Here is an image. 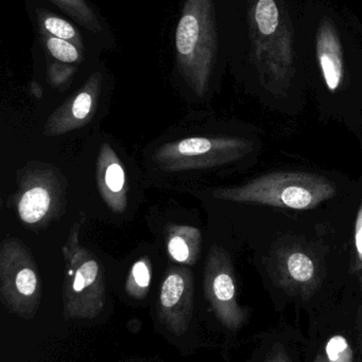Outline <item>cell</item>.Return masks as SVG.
I'll return each instance as SVG.
<instances>
[{"label": "cell", "mask_w": 362, "mask_h": 362, "mask_svg": "<svg viewBox=\"0 0 362 362\" xmlns=\"http://www.w3.org/2000/svg\"><path fill=\"white\" fill-rule=\"evenodd\" d=\"M203 274L204 293L215 316L225 329L238 331L246 322L247 312L238 303L229 253L217 245L210 247Z\"/></svg>", "instance_id": "cell-7"}, {"label": "cell", "mask_w": 362, "mask_h": 362, "mask_svg": "<svg viewBox=\"0 0 362 362\" xmlns=\"http://www.w3.org/2000/svg\"><path fill=\"white\" fill-rule=\"evenodd\" d=\"M315 362H329L327 361V357L323 356V355H319L317 356L316 361Z\"/></svg>", "instance_id": "cell-24"}, {"label": "cell", "mask_w": 362, "mask_h": 362, "mask_svg": "<svg viewBox=\"0 0 362 362\" xmlns=\"http://www.w3.org/2000/svg\"><path fill=\"white\" fill-rule=\"evenodd\" d=\"M0 295L6 310L30 320L42 299V280L31 251L19 238H6L0 246Z\"/></svg>", "instance_id": "cell-4"}, {"label": "cell", "mask_w": 362, "mask_h": 362, "mask_svg": "<svg viewBox=\"0 0 362 362\" xmlns=\"http://www.w3.org/2000/svg\"><path fill=\"white\" fill-rule=\"evenodd\" d=\"M212 0H185L176 30L180 76L198 97L208 91L215 59Z\"/></svg>", "instance_id": "cell-3"}, {"label": "cell", "mask_w": 362, "mask_h": 362, "mask_svg": "<svg viewBox=\"0 0 362 362\" xmlns=\"http://www.w3.org/2000/svg\"><path fill=\"white\" fill-rule=\"evenodd\" d=\"M337 194L322 176L300 172L267 174L239 187H222L214 197L239 204H259L293 210H310Z\"/></svg>", "instance_id": "cell-1"}, {"label": "cell", "mask_w": 362, "mask_h": 362, "mask_svg": "<svg viewBox=\"0 0 362 362\" xmlns=\"http://www.w3.org/2000/svg\"><path fill=\"white\" fill-rule=\"evenodd\" d=\"M168 255L179 265L193 266L201 253L202 233L198 228L168 225L165 229Z\"/></svg>", "instance_id": "cell-12"}, {"label": "cell", "mask_w": 362, "mask_h": 362, "mask_svg": "<svg viewBox=\"0 0 362 362\" xmlns=\"http://www.w3.org/2000/svg\"><path fill=\"white\" fill-rule=\"evenodd\" d=\"M40 37L51 57L64 64L80 63L84 53L72 42L40 31Z\"/></svg>", "instance_id": "cell-16"}, {"label": "cell", "mask_w": 362, "mask_h": 362, "mask_svg": "<svg viewBox=\"0 0 362 362\" xmlns=\"http://www.w3.org/2000/svg\"><path fill=\"white\" fill-rule=\"evenodd\" d=\"M85 215L72 225L62 247L64 265L63 314L68 319L96 318L106 306V276L97 257L79 242Z\"/></svg>", "instance_id": "cell-2"}, {"label": "cell", "mask_w": 362, "mask_h": 362, "mask_svg": "<svg viewBox=\"0 0 362 362\" xmlns=\"http://www.w3.org/2000/svg\"><path fill=\"white\" fill-rule=\"evenodd\" d=\"M255 19L259 31L265 35L274 33L278 25V10L273 0H259Z\"/></svg>", "instance_id": "cell-18"}, {"label": "cell", "mask_w": 362, "mask_h": 362, "mask_svg": "<svg viewBox=\"0 0 362 362\" xmlns=\"http://www.w3.org/2000/svg\"><path fill=\"white\" fill-rule=\"evenodd\" d=\"M74 68L70 66L52 65L48 69L49 82L55 86H62L70 80L74 74Z\"/></svg>", "instance_id": "cell-21"}, {"label": "cell", "mask_w": 362, "mask_h": 362, "mask_svg": "<svg viewBox=\"0 0 362 362\" xmlns=\"http://www.w3.org/2000/svg\"><path fill=\"white\" fill-rule=\"evenodd\" d=\"M263 362H291L288 355L281 346H274Z\"/></svg>", "instance_id": "cell-22"}, {"label": "cell", "mask_w": 362, "mask_h": 362, "mask_svg": "<svg viewBox=\"0 0 362 362\" xmlns=\"http://www.w3.org/2000/svg\"><path fill=\"white\" fill-rule=\"evenodd\" d=\"M254 144L246 138L198 136L163 144L153 160L168 173L212 169L239 160L252 152Z\"/></svg>", "instance_id": "cell-5"}, {"label": "cell", "mask_w": 362, "mask_h": 362, "mask_svg": "<svg viewBox=\"0 0 362 362\" xmlns=\"http://www.w3.org/2000/svg\"><path fill=\"white\" fill-rule=\"evenodd\" d=\"M30 90H31L32 95H33L34 97L38 98V99H40V98H42L43 89L42 87L38 84V83L32 82L31 88H30Z\"/></svg>", "instance_id": "cell-23"}, {"label": "cell", "mask_w": 362, "mask_h": 362, "mask_svg": "<svg viewBox=\"0 0 362 362\" xmlns=\"http://www.w3.org/2000/svg\"><path fill=\"white\" fill-rule=\"evenodd\" d=\"M102 83L101 72L91 74L83 86L49 116L44 135L57 137L89 124L97 110Z\"/></svg>", "instance_id": "cell-9"}, {"label": "cell", "mask_w": 362, "mask_h": 362, "mask_svg": "<svg viewBox=\"0 0 362 362\" xmlns=\"http://www.w3.org/2000/svg\"><path fill=\"white\" fill-rule=\"evenodd\" d=\"M34 13H35L36 23H38L40 31L61 38V40H67V42L76 45L84 53V40H83L80 32L69 21H66L63 17L57 16L44 8H36Z\"/></svg>", "instance_id": "cell-14"}, {"label": "cell", "mask_w": 362, "mask_h": 362, "mask_svg": "<svg viewBox=\"0 0 362 362\" xmlns=\"http://www.w3.org/2000/svg\"><path fill=\"white\" fill-rule=\"evenodd\" d=\"M96 180L98 191L104 204L115 214L125 212L128 206L127 174L114 148L102 144L96 163Z\"/></svg>", "instance_id": "cell-11"}, {"label": "cell", "mask_w": 362, "mask_h": 362, "mask_svg": "<svg viewBox=\"0 0 362 362\" xmlns=\"http://www.w3.org/2000/svg\"><path fill=\"white\" fill-rule=\"evenodd\" d=\"M63 11L74 23L84 28L91 34L104 37L106 34V23L87 0H49Z\"/></svg>", "instance_id": "cell-13"}, {"label": "cell", "mask_w": 362, "mask_h": 362, "mask_svg": "<svg viewBox=\"0 0 362 362\" xmlns=\"http://www.w3.org/2000/svg\"><path fill=\"white\" fill-rule=\"evenodd\" d=\"M351 269L362 282V202L357 212L356 221H355L354 259H353Z\"/></svg>", "instance_id": "cell-20"}, {"label": "cell", "mask_w": 362, "mask_h": 362, "mask_svg": "<svg viewBox=\"0 0 362 362\" xmlns=\"http://www.w3.org/2000/svg\"><path fill=\"white\" fill-rule=\"evenodd\" d=\"M193 300L195 281L191 270L184 265L168 268L159 288L157 317L170 333L180 337L188 331Z\"/></svg>", "instance_id": "cell-8"}, {"label": "cell", "mask_w": 362, "mask_h": 362, "mask_svg": "<svg viewBox=\"0 0 362 362\" xmlns=\"http://www.w3.org/2000/svg\"><path fill=\"white\" fill-rule=\"evenodd\" d=\"M320 64L327 86L331 91L337 90L342 78L341 57L338 49L334 50L332 47H327L321 50Z\"/></svg>", "instance_id": "cell-17"}, {"label": "cell", "mask_w": 362, "mask_h": 362, "mask_svg": "<svg viewBox=\"0 0 362 362\" xmlns=\"http://www.w3.org/2000/svg\"><path fill=\"white\" fill-rule=\"evenodd\" d=\"M152 280V263L149 257H140L132 266L127 281H125V293L132 299L144 300L150 291Z\"/></svg>", "instance_id": "cell-15"}, {"label": "cell", "mask_w": 362, "mask_h": 362, "mask_svg": "<svg viewBox=\"0 0 362 362\" xmlns=\"http://www.w3.org/2000/svg\"><path fill=\"white\" fill-rule=\"evenodd\" d=\"M327 359L329 362H352V350L346 340L342 337L332 338L327 346Z\"/></svg>", "instance_id": "cell-19"}, {"label": "cell", "mask_w": 362, "mask_h": 362, "mask_svg": "<svg viewBox=\"0 0 362 362\" xmlns=\"http://www.w3.org/2000/svg\"><path fill=\"white\" fill-rule=\"evenodd\" d=\"M67 180L57 168L44 163L28 165L21 172L15 208L23 225L42 228L63 214Z\"/></svg>", "instance_id": "cell-6"}, {"label": "cell", "mask_w": 362, "mask_h": 362, "mask_svg": "<svg viewBox=\"0 0 362 362\" xmlns=\"http://www.w3.org/2000/svg\"><path fill=\"white\" fill-rule=\"evenodd\" d=\"M273 276L289 295L310 298L318 288L320 274L312 255L299 247L281 249L274 257Z\"/></svg>", "instance_id": "cell-10"}]
</instances>
